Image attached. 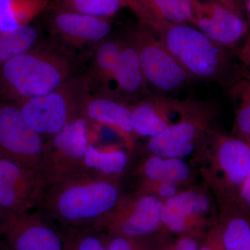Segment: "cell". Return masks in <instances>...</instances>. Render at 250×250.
I'll list each match as a JSON object with an SVG mask.
<instances>
[{
    "mask_svg": "<svg viewBox=\"0 0 250 250\" xmlns=\"http://www.w3.org/2000/svg\"><path fill=\"white\" fill-rule=\"evenodd\" d=\"M221 238L225 250H250V214L236 203H223Z\"/></svg>",
    "mask_w": 250,
    "mask_h": 250,
    "instance_id": "23",
    "label": "cell"
},
{
    "mask_svg": "<svg viewBox=\"0 0 250 250\" xmlns=\"http://www.w3.org/2000/svg\"><path fill=\"white\" fill-rule=\"evenodd\" d=\"M7 217L8 215H6V213L0 208V239H1V236H2L3 229H4L5 221H6Z\"/></svg>",
    "mask_w": 250,
    "mask_h": 250,
    "instance_id": "34",
    "label": "cell"
},
{
    "mask_svg": "<svg viewBox=\"0 0 250 250\" xmlns=\"http://www.w3.org/2000/svg\"><path fill=\"white\" fill-rule=\"evenodd\" d=\"M39 208L8 215L1 239L11 250H65L64 231Z\"/></svg>",
    "mask_w": 250,
    "mask_h": 250,
    "instance_id": "12",
    "label": "cell"
},
{
    "mask_svg": "<svg viewBox=\"0 0 250 250\" xmlns=\"http://www.w3.org/2000/svg\"><path fill=\"white\" fill-rule=\"evenodd\" d=\"M121 47L122 37L111 35L92 52L84 72L91 95L116 99L115 78Z\"/></svg>",
    "mask_w": 250,
    "mask_h": 250,
    "instance_id": "16",
    "label": "cell"
},
{
    "mask_svg": "<svg viewBox=\"0 0 250 250\" xmlns=\"http://www.w3.org/2000/svg\"><path fill=\"white\" fill-rule=\"evenodd\" d=\"M215 108L208 102L191 100L183 118L163 132L148 139L147 147L152 155L184 159L205 141L213 130Z\"/></svg>",
    "mask_w": 250,
    "mask_h": 250,
    "instance_id": "7",
    "label": "cell"
},
{
    "mask_svg": "<svg viewBox=\"0 0 250 250\" xmlns=\"http://www.w3.org/2000/svg\"><path fill=\"white\" fill-rule=\"evenodd\" d=\"M90 95L86 78L82 74L50 93L17 104L28 125L47 139L82 116Z\"/></svg>",
    "mask_w": 250,
    "mask_h": 250,
    "instance_id": "4",
    "label": "cell"
},
{
    "mask_svg": "<svg viewBox=\"0 0 250 250\" xmlns=\"http://www.w3.org/2000/svg\"><path fill=\"white\" fill-rule=\"evenodd\" d=\"M163 205L153 194L123 195L98 229L134 239L150 234L160 226Z\"/></svg>",
    "mask_w": 250,
    "mask_h": 250,
    "instance_id": "11",
    "label": "cell"
},
{
    "mask_svg": "<svg viewBox=\"0 0 250 250\" xmlns=\"http://www.w3.org/2000/svg\"><path fill=\"white\" fill-rule=\"evenodd\" d=\"M129 164L127 150L116 145L98 146L93 141L85 153L83 172L101 178L118 181L127 170Z\"/></svg>",
    "mask_w": 250,
    "mask_h": 250,
    "instance_id": "21",
    "label": "cell"
},
{
    "mask_svg": "<svg viewBox=\"0 0 250 250\" xmlns=\"http://www.w3.org/2000/svg\"><path fill=\"white\" fill-rule=\"evenodd\" d=\"M140 22L146 27L157 21L191 24L198 0H126Z\"/></svg>",
    "mask_w": 250,
    "mask_h": 250,
    "instance_id": "20",
    "label": "cell"
},
{
    "mask_svg": "<svg viewBox=\"0 0 250 250\" xmlns=\"http://www.w3.org/2000/svg\"><path fill=\"white\" fill-rule=\"evenodd\" d=\"M0 250H11L1 239H0Z\"/></svg>",
    "mask_w": 250,
    "mask_h": 250,
    "instance_id": "36",
    "label": "cell"
},
{
    "mask_svg": "<svg viewBox=\"0 0 250 250\" xmlns=\"http://www.w3.org/2000/svg\"><path fill=\"white\" fill-rule=\"evenodd\" d=\"M84 72L76 56L50 38L42 39L0 65V100L22 103L50 93Z\"/></svg>",
    "mask_w": 250,
    "mask_h": 250,
    "instance_id": "1",
    "label": "cell"
},
{
    "mask_svg": "<svg viewBox=\"0 0 250 250\" xmlns=\"http://www.w3.org/2000/svg\"><path fill=\"white\" fill-rule=\"evenodd\" d=\"M236 55L242 65L250 72V30L244 44L238 49Z\"/></svg>",
    "mask_w": 250,
    "mask_h": 250,
    "instance_id": "31",
    "label": "cell"
},
{
    "mask_svg": "<svg viewBox=\"0 0 250 250\" xmlns=\"http://www.w3.org/2000/svg\"><path fill=\"white\" fill-rule=\"evenodd\" d=\"M192 99L150 93L139 103L130 105L136 137H154L178 123L188 109Z\"/></svg>",
    "mask_w": 250,
    "mask_h": 250,
    "instance_id": "15",
    "label": "cell"
},
{
    "mask_svg": "<svg viewBox=\"0 0 250 250\" xmlns=\"http://www.w3.org/2000/svg\"><path fill=\"white\" fill-rule=\"evenodd\" d=\"M213 174L223 203H236L240 189L250 174V144L233 135L213 130Z\"/></svg>",
    "mask_w": 250,
    "mask_h": 250,
    "instance_id": "9",
    "label": "cell"
},
{
    "mask_svg": "<svg viewBox=\"0 0 250 250\" xmlns=\"http://www.w3.org/2000/svg\"><path fill=\"white\" fill-rule=\"evenodd\" d=\"M103 232L94 228L64 229L65 250H108Z\"/></svg>",
    "mask_w": 250,
    "mask_h": 250,
    "instance_id": "28",
    "label": "cell"
},
{
    "mask_svg": "<svg viewBox=\"0 0 250 250\" xmlns=\"http://www.w3.org/2000/svg\"><path fill=\"white\" fill-rule=\"evenodd\" d=\"M243 7L246 11L247 18H248V22L249 24L250 30V0H243Z\"/></svg>",
    "mask_w": 250,
    "mask_h": 250,
    "instance_id": "35",
    "label": "cell"
},
{
    "mask_svg": "<svg viewBox=\"0 0 250 250\" xmlns=\"http://www.w3.org/2000/svg\"><path fill=\"white\" fill-rule=\"evenodd\" d=\"M50 0H0V34L16 30L49 9Z\"/></svg>",
    "mask_w": 250,
    "mask_h": 250,
    "instance_id": "24",
    "label": "cell"
},
{
    "mask_svg": "<svg viewBox=\"0 0 250 250\" xmlns=\"http://www.w3.org/2000/svg\"><path fill=\"white\" fill-rule=\"evenodd\" d=\"M173 250H199L196 241L190 237H184L177 241Z\"/></svg>",
    "mask_w": 250,
    "mask_h": 250,
    "instance_id": "32",
    "label": "cell"
},
{
    "mask_svg": "<svg viewBox=\"0 0 250 250\" xmlns=\"http://www.w3.org/2000/svg\"><path fill=\"white\" fill-rule=\"evenodd\" d=\"M123 195L118 181L81 172L46 187L38 208L63 229H98Z\"/></svg>",
    "mask_w": 250,
    "mask_h": 250,
    "instance_id": "2",
    "label": "cell"
},
{
    "mask_svg": "<svg viewBox=\"0 0 250 250\" xmlns=\"http://www.w3.org/2000/svg\"><path fill=\"white\" fill-rule=\"evenodd\" d=\"M141 183L136 193H141L148 187L160 182L180 184L187 182L190 169L184 159L152 155L147 158L139 170Z\"/></svg>",
    "mask_w": 250,
    "mask_h": 250,
    "instance_id": "22",
    "label": "cell"
},
{
    "mask_svg": "<svg viewBox=\"0 0 250 250\" xmlns=\"http://www.w3.org/2000/svg\"><path fill=\"white\" fill-rule=\"evenodd\" d=\"M45 139L28 125L17 103L0 100V158L37 171Z\"/></svg>",
    "mask_w": 250,
    "mask_h": 250,
    "instance_id": "10",
    "label": "cell"
},
{
    "mask_svg": "<svg viewBox=\"0 0 250 250\" xmlns=\"http://www.w3.org/2000/svg\"><path fill=\"white\" fill-rule=\"evenodd\" d=\"M236 204L250 214V174L240 189Z\"/></svg>",
    "mask_w": 250,
    "mask_h": 250,
    "instance_id": "30",
    "label": "cell"
},
{
    "mask_svg": "<svg viewBox=\"0 0 250 250\" xmlns=\"http://www.w3.org/2000/svg\"><path fill=\"white\" fill-rule=\"evenodd\" d=\"M240 1H241V2L242 3V4H243V0H239Z\"/></svg>",
    "mask_w": 250,
    "mask_h": 250,
    "instance_id": "37",
    "label": "cell"
},
{
    "mask_svg": "<svg viewBox=\"0 0 250 250\" xmlns=\"http://www.w3.org/2000/svg\"><path fill=\"white\" fill-rule=\"evenodd\" d=\"M190 25L235 54L240 42L250 31L249 24L243 15L215 0H198Z\"/></svg>",
    "mask_w": 250,
    "mask_h": 250,
    "instance_id": "14",
    "label": "cell"
},
{
    "mask_svg": "<svg viewBox=\"0 0 250 250\" xmlns=\"http://www.w3.org/2000/svg\"><path fill=\"white\" fill-rule=\"evenodd\" d=\"M115 86V98L128 105L139 103L151 93L136 48L125 35L122 37Z\"/></svg>",
    "mask_w": 250,
    "mask_h": 250,
    "instance_id": "18",
    "label": "cell"
},
{
    "mask_svg": "<svg viewBox=\"0 0 250 250\" xmlns=\"http://www.w3.org/2000/svg\"><path fill=\"white\" fill-rule=\"evenodd\" d=\"M143 193L153 194L159 197L163 202H165L178 195V184L169 182L154 184L146 188L141 193L137 194Z\"/></svg>",
    "mask_w": 250,
    "mask_h": 250,
    "instance_id": "29",
    "label": "cell"
},
{
    "mask_svg": "<svg viewBox=\"0 0 250 250\" xmlns=\"http://www.w3.org/2000/svg\"><path fill=\"white\" fill-rule=\"evenodd\" d=\"M126 7H128L126 0H52L48 9L73 11L111 19Z\"/></svg>",
    "mask_w": 250,
    "mask_h": 250,
    "instance_id": "27",
    "label": "cell"
},
{
    "mask_svg": "<svg viewBox=\"0 0 250 250\" xmlns=\"http://www.w3.org/2000/svg\"><path fill=\"white\" fill-rule=\"evenodd\" d=\"M210 202L202 192L187 190L164 202L161 224L174 233H183L209 212Z\"/></svg>",
    "mask_w": 250,
    "mask_h": 250,
    "instance_id": "19",
    "label": "cell"
},
{
    "mask_svg": "<svg viewBox=\"0 0 250 250\" xmlns=\"http://www.w3.org/2000/svg\"><path fill=\"white\" fill-rule=\"evenodd\" d=\"M125 36L136 48L149 90L171 96L191 85L187 72L144 24L138 21Z\"/></svg>",
    "mask_w": 250,
    "mask_h": 250,
    "instance_id": "6",
    "label": "cell"
},
{
    "mask_svg": "<svg viewBox=\"0 0 250 250\" xmlns=\"http://www.w3.org/2000/svg\"><path fill=\"white\" fill-rule=\"evenodd\" d=\"M215 1H218V2L224 5L229 9L233 10L236 12L243 15L244 7H243V4L239 0H215Z\"/></svg>",
    "mask_w": 250,
    "mask_h": 250,
    "instance_id": "33",
    "label": "cell"
},
{
    "mask_svg": "<svg viewBox=\"0 0 250 250\" xmlns=\"http://www.w3.org/2000/svg\"><path fill=\"white\" fill-rule=\"evenodd\" d=\"M225 90L236 106L232 135L250 144V72L247 70Z\"/></svg>",
    "mask_w": 250,
    "mask_h": 250,
    "instance_id": "25",
    "label": "cell"
},
{
    "mask_svg": "<svg viewBox=\"0 0 250 250\" xmlns=\"http://www.w3.org/2000/svg\"><path fill=\"white\" fill-rule=\"evenodd\" d=\"M90 125L111 128L124 140L127 149L134 148L135 138L130 105L116 99L90 95L82 111Z\"/></svg>",
    "mask_w": 250,
    "mask_h": 250,
    "instance_id": "17",
    "label": "cell"
},
{
    "mask_svg": "<svg viewBox=\"0 0 250 250\" xmlns=\"http://www.w3.org/2000/svg\"><path fill=\"white\" fill-rule=\"evenodd\" d=\"M50 10V9H49ZM45 27L50 39L76 56L88 60L95 47L111 35L109 18L73 11L50 10Z\"/></svg>",
    "mask_w": 250,
    "mask_h": 250,
    "instance_id": "8",
    "label": "cell"
},
{
    "mask_svg": "<svg viewBox=\"0 0 250 250\" xmlns=\"http://www.w3.org/2000/svg\"><path fill=\"white\" fill-rule=\"evenodd\" d=\"M147 28L192 80L218 83L227 89L247 71L236 62L234 52L190 24L157 21Z\"/></svg>",
    "mask_w": 250,
    "mask_h": 250,
    "instance_id": "3",
    "label": "cell"
},
{
    "mask_svg": "<svg viewBox=\"0 0 250 250\" xmlns=\"http://www.w3.org/2000/svg\"><path fill=\"white\" fill-rule=\"evenodd\" d=\"M45 190L37 171L0 158V208L6 215L39 208Z\"/></svg>",
    "mask_w": 250,
    "mask_h": 250,
    "instance_id": "13",
    "label": "cell"
},
{
    "mask_svg": "<svg viewBox=\"0 0 250 250\" xmlns=\"http://www.w3.org/2000/svg\"><path fill=\"white\" fill-rule=\"evenodd\" d=\"M93 141L90 124L82 116L45 139L38 169L45 188L83 172L85 153Z\"/></svg>",
    "mask_w": 250,
    "mask_h": 250,
    "instance_id": "5",
    "label": "cell"
},
{
    "mask_svg": "<svg viewBox=\"0 0 250 250\" xmlns=\"http://www.w3.org/2000/svg\"><path fill=\"white\" fill-rule=\"evenodd\" d=\"M42 39L39 28L31 24L0 34V65L30 50Z\"/></svg>",
    "mask_w": 250,
    "mask_h": 250,
    "instance_id": "26",
    "label": "cell"
}]
</instances>
